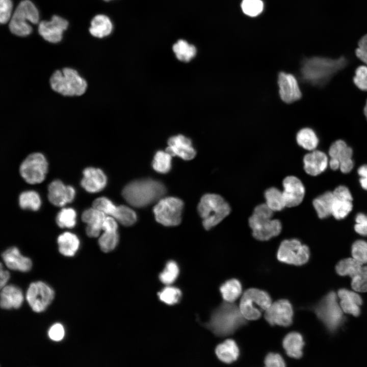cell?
I'll return each mask as SVG.
<instances>
[{
    "mask_svg": "<svg viewBox=\"0 0 367 367\" xmlns=\"http://www.w3.org/2000/svg\"><path fill=\"white\" fill-rule=\"evenodd\" d=\"M277 260L282 263L302 266L308 262L310 257L308 246L297 238L282 239L277 247Z\"/></svg>",
    "mask_w": 367,
    "mask_h": 367,
    "instance_id": "obj_8",
    "label": "cell"
},
{
    "mask_svg": "<svg viewBox=\"0 0 367 367\" xmlns=\"http://www.w3.org/2000/svg\"><path fill=\"white\" fill-rule=\"evenodd\" d=\"M172 157L166 150L158 151L152 161L153 168L159 173H167L171 168Z\"/></svg>",
    "mask_w": 367,
    "mask_h": 367,
    "instance_id": "obj_38",
    "label": "cell"
},
{
    "mask_svg": "<svg viewBox=\"0 0 367 367\" xmlns=\"http://www.w3.org/2000/svg\"><path fill=\"white\" fill-rule=\"evenodd\" d=\"M2 265H3L1 264L0 273V286L1 289L6 285V284L10 278L9 272L7 270H3Z\"/></svg>",
    "mask_w": 367,
    "mask_h": 367,
    "instance_id": "obj_57",
    "label": "cell"
},
{
    "mask_svg": "<svg viewBox=\"0 0 367 367\" xmlns=\"http://www.w3.org/2000/svg\"><path fill=\"white\" fill-rule=\"evenodd\" d=\"M39 19V12L34 4L29 0H23L18 4L11 17L10 30L17 36H28L31 33L32 28L27 21L36 24Z\"/></svg>",
    "mask_w": 367,
    "mask_h": 367,
    "instance_id": "obj_9",
    "label": "cell"
},
{
    "mask_svg": "<svg viewBox=\"0 0 367 367\" xmlns=\"http://www.w3.org/2000/svg\"><path fill=\"white\" fill-rule=\"evenodd\" d=\"M112 216L117 222L125 226L133 225L137 219L136 213L129 207L123 205L117 206Z\"/></svg>",
    "mask_w": 367,
    "mask_h": 367,
    "instance_id": "obj_39",
    "label": "cell"
},
{
    "mask_svg": "<svg viewBox=\"0 0 367 367\" xmlns=\"http://www.w3.org/2000/svg\"><path fill=\"white\" fill-rule=\"evenodd\" d=\"M264 202L274 212H280L286 208L282 189L276 186H270L264 192Z\"/></svg>",
    "mask_w": 367,
    "mask_h": 367,
    "instance_id": "obj_27",
    "label": "cell"
},
{
    "mask_svg": "<svg viewBox=\"0 0 367 367\" xmlns=\"http://www.w3.org/2000/svg\"><path fill=\"white\" fill-rule=\"evenodd\" d=\"M247 320L237 305L224 301L213 310L209 320L203 325L216 336L224 337L245 325Z\"/></svg>",
    "mask_w": 367,
    "mask_h": 367,
    "instance_id": "obj_1",
    "label": "cell"
},
{
    "mask_svg": "<svg viewBox=\"0 0 367 367\" xmlns=\"http://www.w3.org/2000/svg\"><path fill=\"white\" fill-rule=\"evenodd\" d=\"M106 217L104 213L94 207L85 210L82 215L83 221L87 224V227L98 233L102 230Z\"/></svg>",
    "mask_w": 367,
    "mask_h": 367,
    "instance_id": "obj_32",
    "label": "cell"
},
{
    "mask_svg": "<svg viewBox=\"0 0 367 367\" xmlns=\"http://www.w3.org/2000/svg\"><path fill=\"white\" fill-rule=\"evenodd\" d=\"M275 212L264 202L255 205L248 219L252 237L267 242L279 237L283 229L281 221L275 218Z\"/></svg>",
    "mask_w": 367,
    "mask_h": 367,
    "instance_id": "obj_2",
    "label": "cell"
},
{
    "mask_svg": "<svg viewBox=\"0 0 367 367\" xmlns=\"http://www.w3.org/2000/svg\"><path fill=\"white\" fill-rule=\"evenodd\" d=\"M279 94L281 100L291 103L300 99L302 96L298 81L292 74L284 72L278 76Z\"/></svg>",
    "mask_w": 367,
    "mask_h": 367,
    "instance_id": "obj_17",
    "label": "cell"
},
{
    "mask_svg": "<svg viewBox=\"0 0 367 367\" xmlns=\"http://www.w3.org/2000/svg\"><path fill=\"white\" fill-rule=\"evenodd\" d=\"M215 353L221 361L227 364L236 361L240 355L239 348L232 339H227L219 344L216 348Z\"/></svg>",
    "mask_w": 367,
    "mask_h": 367,
    "instance_id": "obj_28",
    "label": "cell"
},
{
    "mask_svg": "<svg viewBox=\"0 0 367 367\" xmlns=\"http://www.w3.org/2000/svg\"><path fill=\"white\" fill-rule=\"evenodd\" d=\"M172 49L177 59L184 62L190 61L196 54V47L183 39L178 40L173 45Z\"/></svg>",
    "mask_w": 367,
    "mask_h": 367,
    "instance_id": "obj_36",
    "label": "cell"
},
{
    "mask_svg": "<svg viewBox=\"0 0 367 367\" xmlns=\"http://www.w3.org/2000/svg\"><path fill=\"white\" fill-rule=\"evenodd\" d=\"M49 84L53 91L65 97L81 96L88 88L86 79L70 67L55 70L49 77Z\"/></svg>",
    "mask_w": 367,
    "mask_h": 367,
    "instance_id": "obj_6",
    "label": "cell"
},
{
    "mask_svg": "<svg viewBox=\"0 0 367 367\" xmlns=\"http://www.w3.org/2000/svg\"><path fill=\"white\" fill-rule=\"evenodd\" d=\"M363 264L354 258H347L340 260L335 267L336 273L340 276L348 275L351 278L359 273Z\"/></svg>",
    "mask_w": 367,
    "mask_h": 367,
    "instance_id": "obj_34",
    "label": "cell"
},
{
    "mask_svg": "<svg viewBox=\"0 0 367 367\" xmlns=\"http://www.w3.org/2000/svg\"><path fill=\"white\" fill-rule=\"evenodd\" d=\"M355 54L357 57L367 66V52L362 51L356 48Z\"/></svg>",
    "mask_w": 367,
    "mask_h": 367,
    "instance_id": "obj_59",
    "label": "cell"
},
{
    "mask_svg": "<svg viewBox=\"0 0 367 367\" xmlns=\"http://www.w3.org/2000/svg\"><path fill=\"white\" fill-rule=\"evenodd\" d=\"M243 12L250 17L259 15L264 9V3L261 0H243L241 3Z\"/></svg>",
    "mask_w": 367,
    "mask_h": 367,
    "instance_id": "obj_45",
    "label": "cell"
},
{
    "mask_svg": "<svg viewBox=\"0 0 367 367\" xmlns=\"http://www.w3.org/2000/svg\"><path fill=\"white\" fill-rule=\"evenodd\" d=\"M117 222L114 217L106 216L102 224V230L104 231H117Z\"/></svg>",
    "mask_w": 367,
    "mask_h": 367,
    "instance_id": "obj_55",
    "label": "cell"
},
{
    "mask_svg": "<svg viewBox=\"0 0 367 367\" xmlns=\"http://www.w3.org/2000/svg\"><path fill=\"white\" fill-rule=\"evenodd\" d=\"M304 344L302 336L297 332L288 333L282 341V346L286 354L296 359H299L302 356Z\"/></svg>",
    "mask_w": 367,
    "mask_h": 367,
    "instance_id": "obj_26",
    "label": "cell"
},
{
    "mask_svg": "<svg viewBox=\"0 0 367 367\" xmlns=\"http://www.w3.org/2000/svg\"><path fill=\"white\" fill-rule=\"evenodd\" d=\"M265 365L267 367H283L285 366L282 357L278 353L270 352L265 357Z\"/></svg>",
    "mask_w": 367,
    "mask_h": 367,
    "instance_id": "obj_51",
    "label": "cell"
},
{
    "mask_svg": "<svg viewBox=\"0 0 367 367\" xmlns=\"http://www.w3.org/2000/svg\"><path fill=\"white\" fill-rule=\"evenodd\" d=\"M57 242L60 253L68 257L74 256L80 245V241L77 235L70 232H65L60 234L58 238Z\"/></svg>",
    "mask_w": 367,
    "mask_h": 367,
    "instance_id": "obj_29",
    "label": "cell"
},
{
    "mask_svg": "<svg viewBox=\"0 0 367 367\" xmlns=\"http://www.w3.org/2000/svg\"><path fill=\"white\" fill-rule=\"evenodd\" d=\"M104 1H110V0H104Z\"/></svg>",
    "mask_w": 367,
    "mask_h": 367,
    "instance_id": "obj_61",
    "label": "cell"
},
{
    "mask_svg": "<svg viewBox=\"0 0 367 367\" xmlns=\"http://www.w3.org/2000/svg\"><path fill=\"white\" fill-rule=\"evenodd\" d=\"M68 25V22L66 19L54 15L50 20H43L39 23L38 32L45 40L51 43H58L61 40L63 33Z\"/></svg>",
    "mask_w": 367,
    "mask_h": 367,
    "instance_id": "obj_16",
    "label": "cell"
},
{
    "mask_svg": "<svg viewBox=\"0 0 367 367\" xmlns=\"http://www.w3.org/2000/svg\"><path fill=\"white\" fill-rule=\"evenodd\" d=\"M330 159L339 164V169L344 173L350 172L354 167L352 159L353 150L344 141L338 140L333 143L329 149Z\"/></svg>",
    "mask_w": 367,
    "mask_h": 367,
    "instance_id": "obj_19",
    "label": "cell"
},
{
    "mask_svg": "<svg viewBox=\"0 0 367 367\" xmlns=\"http://www.w3.org/2000/svg\"><path fill=\"white\" fill-rule=\"evenodd\" d=\"M353 208L352 201L335 199L333 203L331 215L337 220L346 217Z\"/></svg>",
    "mask_w": 367,
    "mask_h": 367,
    "instance_id": "obj_42",
    "label": "cell"
},
{
    "mask_svg": "<svg viewBox=\"0 0 367 367\" xmlns=\"http://www.w3.org/2000/svg\"><path fill=\"white\" fill-rule=\"evenodd\" d=\"M2 256L7 267L11 270L26 272L32 268V263L30 258L23 256L17 247L7 249L2 253Z\"/></svg>",
    "mask_w": 367,
    "mask_h": 367,
    "instance_id": "obj_23",
    "label": "cell"
},
{
    "mask_svg": "<svg viewBox=\"0 0 367 367\" xmlns=\"http://www.w3.org/2000/svg\"><path fill=\"white\" fill-rule=\"evenodd\" d=\"M332 192L335 199L352 201L353 200L350 190L345 186L337 187Z\"/></svg>",
    "mask_w": 367,
    "mask_h": 367,
    "instance_id": "obj_54",
    "label": "cell"
},
{
    "mask_svg": "<svg viewBox=\"0 0 367 367\" xmlns=\"http://www.w3.org/2000/svg\"><path fill=\"white\" fill-rule=\"evenodd\" d=\"M113 29L112 23L106 15H96L91 20L89 29L90 34L97 38H103L109 35Z\"/></svg>",
    "mask_w": 367,
    "mask_h": 367,
    "instance_id": "obj_31",
    "label": "cell"
},
{
    "mask_svg": "<svg viewBox=\"0 0 367 367\" xmlns=\"http://www.w3.org/2000/svg\"><path fill=\"white\" fill-rule=\"evenodd\" d=\"M363 112H364V116L367 120V101H366V104L364 107Z\"/></svg>",
    "mask_w": 367,
    "mask_h": 367,
    "instance_id": "obj_60",
    "label": "cell"
},
{
    "mask_svg": "<svg viewBox=\"0 0 367 367\" xmlns=\"http://www.w3.org/2000/svg\"><path fill=\"white\" fill-rule=\"evenodd\" d=\"M337 295L340 299L339 305L344 312L355 317L360 314L359 306L362 304V300L357 293L342 289L338 291Z\"/></svg>",
    "mask_w": 367,
    "mask_h": 367,
    "instance_id": "obj_24",
    "label": "cell"
},
{
    "mask_svg": "<svg viewBox=\"0 0 367 367\" xmlns=\"http://www.w3.org/2000/svg\"><path fill=\"white\" fill-rule=\"evenodd\" d=\"M166 151L172 156H177L188 161L195 158L196 151L191 139L182 135L170 137L167 141Z\"/></svg>",
    "mask_w": 367,
    "mask_h": 367,
    "instance_id": "obj_18",
    "label": "cell"
},
{
    "mask_svg": "<svg viewBox=\"0 0 367 367\" xmlns=\"http://www.w3.org/2000/svg\"><path fill=\"white\" fill-rule=\"evenodd\" d=\"M93 207L104 213L106 215L113 216L117 206L108 198L101 197L96 199L93 202Z\"/></svg>",
    "mask_w": 367,
    "mask_h": 367,
    "instance_id": "obj_48",
    "label": "cell"
},
{
    "mask_svg": "<svg viewBox=\"0 0 367 367\" xmlns=\"http://www.w3.org/2000/svg\"><path fill=\"white\" fill-rule=\"evenodd\" d=\"M184 207L182 201L176 197H168L160 199L153 211L155 220L166 226L178 225L181 221Z\"/></svg>",
    "mask_w": 367,
    "mask_h": 367,
    "instance_id": "obj_11",
    "label": "cell"
},
{
    "mask_svg": "<svg viewBox=\"0 0 367 367\" xmlns=\"http://www.w3.org/2000/svg\"><path fill=\"white\" fill-rule=\"evenodd\" d=\"M198 213L202 219V224L208 231L220 225L231 213L232 207L222 195L207 193L200 198L197 206Z\"/></svg>",
    "mask_w": 367,
    "mask_h": 367,
    "instance_id": "obj_4",
    "label": "cell"
},
{
    "mask_svg": "<svg viewBox=\"0 0 367 367\" xmlns=\"http://www.w3.org/2000/svg\"><path fill=\"white\" fill-rule=\"evenodd\" d=\"M11 0H0V22L6 23L10 19L12 14Z\"/></svg>",
    "mask_w": 367,
    "mask_h": 367,
    "instance_id": "obj_50",
    "label": "cell"
},
{
    "mask_svg": "<svg viewBox=\"0 0 367 367\" xmlns=\"http://www.w3.org/2000/svg\"><path fill=\"white\" fill-rule=\"evenodd\" d=\"M355 74L353 82L356 86L361 90L367 91V66L358 67Z\"/></svg>",
    "mask_w": 367,
    "mask_h": 367,
    "instance_id": "obj_49",
    "label": "cell"
},
{
    "mask_svg": "<svg viewBox=\"0 0 367 367\" xmlns=\"http://www.w3.org/2000/svg\"><path fill=\"white\" fill-rule=\"evenodd\" d=\"M55 296L53 289L42 281L32 283L27 290L26 299L32 309L36 312L45 310Z\"/></svg>",
    "mask_w": 367,
    "mask_h": 367,
    "instance_id": "obj_13",
    "label": "cell"
},
{
    "mask_svg": "<svg viewBox=\"0 0 367 367\" xmlns=\"http://www.w3.org/2000/svg\"><path fill=\"white\" fill-rule=\"evenodd\" d=\"M181 297L179 289L172 286L164 288L159 293L161 301L168 305H173L178 303Z\"/></svg>",
    "mask_w": 367,
    "mask_h": 367,
    "instance_id": "obj_44",
    "label": "cell"
},
{
    "mask_svg": "<svg viewBox=\"0 0 367 367\" xmlns=\"http://www.w3.org/2000/svg\"><path fill=\"white\" fill-rule=\"evenodd\" d=\"M351 279V286L355 291L367 292V266H363L360 272Z\"/></svg>",
    "mask_w": 367,
    "mask_h": 367,
    "instance_id": "obj_47",
    "label": "cell"
},
{
    "mask_svg": "<svg viewBox=\"0 0 367 367\" xmlns=\"http://www.w3.org/2000/svg\"><path fill=\"white\" fill-rule=\"evenodd\" d=\"M242 285L239 280L232 278L222 284L219 290L224 301L234 302L241 295Z\"/></svg>",
    "mask_w": 367,
    "mask_h": 367,
    "instance_id": "obj_33",
    "label": "cell"
},
{
    "mask_svg": "<svg viewBox=\"0 0 367 367\" xmlns=\"http://www.w3.org/2000/svg\"><path fill=\"white\" fill-rule=\"evenodd\" d=\"M303 169L309 175L315 176L324 172L328 166V159L323 152L313 150L303 158Z\"/></svg>",
    "mask_w": 367,
    "mask_h": 367,
    "instance_id": "obj_22",
    "label": "cell"
},
{
    "mask_svg": "<svg viewBox=\"0 0 367 367\" xmlns=\"http://www.w3.org/2000/svg\"><path fill=\"white\" fill-rule=\"evenodd\" d=\"M357 172L360 177L359 182L361 187L367 190V165L360 166L358 169Z\"/></svg>",
    "mask_w": 367,
    "mask_h": 367,
    "instance_id": "obj_56",
    "label": "cell"
},
{
    "mask_svg": "<svg viewBox=\"0 0 367 367\" xmlns=\"http://www.w3.org/2000/svg\"><path fill=\"white\" fill-rule=\"evenodd\" d=\"M345 64L343 58L337 59L323 57H312L302 63L301 73L306 81L314 85L326 83Z\"/></svg>",
    "mask_w": 367,
    "mask_h": 367,
    "instance_id": "obj_5",
    "label": "cell"
},
{
    "mask_svg": "<svg viewBox=\"0 0 367 367\" xmlns=\"http://www.w3.org/2000/svg\"><path fill=\"white\" fill-rule=\"evenodd\" d=\"M179 274V268L177 264L173 260L169 261L163 271L159 275L161 281L166 284L173 283Z\"/></svg>",
    "mask_w": 367,
    "mask_h": 367,
    "instance_id": "obj_43",
    "label": "cell"
},
{
    "mask_svg": "<svg viewBox=\"0 0 367 367\" xmlns=\"http://www.w3.org/2000/svg\"><path fill=\"white\" fill-rule=\"evenodd\" d=\"M81 186L88 192L97 193L106 186L107 178L102 170L92 167H87L83 171Z\"/></svg>",
    "mask_w": 367,
    "mask_h": 367,
    "instance_id": "obj_21",
    "label": "cell"
},
{
    "mask_svg": "<svg viewBox=\"0 0 367 367\" xmlns=\"http://www.w3.org/2000/svg\"><path fill=\"white\" fill-rule=\"evenodd\" d=\"M166 191L162 182L151 179H143L127 184L122 190V196L131 205L142 207L158 201Z\"/></svg>",
    "mask_w": 367,
    "mask_h": 367,
    "instance_id": "obj_3",
    "label": "cell"
},
{
    "mask_svg": "<svg viewBox=\"0 0 367 367\" xmlns=\"http://www.w3.org/2000/svg\"><path fill=\"white\" fill-rule=\"evenodd\" d=\"M352 257L362 264L367 263V242L362 240L355 241L351 248Z\"/></svg>",
    "mask_w": 367,
    "mask_h": 367,
    "instance_id": "obj_46",
    "label": "cell"
},
{
    "mask_svg": "<svg viewBox=\"0 0 367 367\" xmlns=\"http://www.w3.org/2000/svg\"><path fill=\"white\" fill-rule=\"evenodd\" d=\"M283 195L286 208H295L303 202L306 193L305 187L300 178L295 175H289L281 182Z\"/></svg>",
    "mask_w": 367,
    "mask_h": 367,
    "instance_id": "obj_15",
    "label": "cell"
},
{
    "mask_svg": "<svg viewBox=\"0 0 367 367\" xmlns=\"http://www.w3.org/2000/svg\"><path fill=\"white\" fill-rule=\"evenodd\" d=\"M23 300V293L17 286L8 285L2 289L0 302L2 308H18L21 306Z\"/></svg>",
    "mask_w": 367,
    "mask_h": 367,
    "instance_id": "obj_25",
    "label": "cell"
},
{
    "mask_svg": "<svg viewBox=\"0 0 367 367\" xmlns=\"http://www.w3.org/2000/svg\"><path fill=\"white\" fill-rule=\"evenodd\" d=\"M293 309L290 302L284 299L271 304L265 311V319L271 326L289 327L293 323Z\"/></svg>",
    "mask_w": 367,
    "mask_h": 367,
    "instance_id": "obj_14",
    "label": "cell"
},
{
    "mask_svg": "<svg viewBox=\"0 0 367 367\" xmlns=\"http://www.w3.org/2000/svg\"><path fill=\"white\" fill-rule=\"evenodd\" d=\"M119 241L117 231H104L98 240L101 250L104 252H109L114 250Z\"/></svg>",
    "mask_w": 367,
    "mask_h": 367,
    "instance_id": "obj_41",
    "label": "cell"
},
{
    "mask_svg": "<svg viewBox=\"0 0 367 367\" xmlns=\"http://www.w3.org/2000/svg\"><path fill=\"white\" fill-rule=\"evenodd\" d=\"M19 204L23 209L36 211L40 207L41 200L37 192L34 191H27L20 194L19 197Z\"/></svg>",
    "mask_w": 367,
    "mask_h": 367,
    "instance_id": "obj_37",
    "label": "cell"
},
{
    "mask_svg": "<svg viewBox=\"0 0 367 367\" xmlns=\"http://www.w3.org/2000/svg\"><path fill=\"white\" fill-rule=\"evenodd\" d=\"M357 48L361 51L367 52V34L364 35L359 40Z\"/></svg>",
    "mask_w": 367,
    "mask_h": 367,
    "instance_id": "obj_58",
    "label": "cell"
},
{
    "mask_svg": "<svg viewBox=\"0 0 367 367\" xmlns=\"http://www.w3.org/2000/svg\"><path fill=\"white\" fill-rule=\"evenodd\" d=\"M271 304V298L267 292L251 288L247 290L243 293L239 308L242 315L246 320H256L261 317L262 311H266Z\"/></svg>",
    "mask_w": 367,
    "mask_h": 367,
    "instance_id": "obj_7",
    "label": "cell"
},
{
    "mask_svg": "<svg viewBox=\"0 0 367 367\" xmlns=\"http://www.w3.org/2000/svg\"><path fill=\"white\" fill-rule=\"evenodd\" d=\"M75 191L70 186H65L61 180H55L48 188V198L51 203L57 206H63L71 202L75 197Z\"/></svg>",
    "mask_w": 367,
    "mask_h": 367,
    "instance_id": "obj_20",
    "label": "cell"
},
{
    "mask_svg": "<svg viewBox=\"0 0 367 367\" xmlns=\"http://www.w3.org/2000/svg\"><path fill=\"white\" fill-rule=\"evenodd\" d=\"M334 196L332 192H326L314 198L312 205L320 219L328 217L332 214Z\"/></svg>",
    "mask_w": 367,
    "mask_h": 367,
    "instance_id": "obj_30",
    "label": "cell"
},
{
    "mask_svg": "<svg viewBox=\"0 0 367 367\" xmlns=\"http://www.w3.org/2000/svg\"><path fill=\"white\" fill-rule=\"evenodd\" d=\"M58 225L61 228H71L76 223V213L72 208H64L58 214L56 218Z\"/></svg>",
    "mask_w": 367,
    "mask_h": 367,
    "instance_id": "obj_40",
    "label": "cell"
},
{
    "mask_svg": "<svg viewBox=\"0 0 367 367\" xmlns=\"http://www.w3.org/2000/svg\"><path fill=\"white\" fill-rule=\"evenodd\" d=\"M298 144L305 150H315L319 143L318 138L314 132L310 128L300 129L296 135Z\"/></svg>",
    "mask_w": 367,
    "mask_h": 367,
    "instance_id": "obj_35",
    "label": "cell"
},
{
    "mask_svg": "<svg viewBox=\"0 0 367 367\" xmlns=\"http://www.w3.org/2000/svg\"><path fill=\"white\" fill-rule=\"evenodd\" d=\"M317 317L330 331L336 330L342 323L344 317L343 310L339 305L336 294L329 293L314 308Z\"/></svg>",
    "mask_w": 367,
    "mask_h": 367,
    "instance_id": "obj_10",
    "label": "cell"
},
{
    "mask_svg": "<svg viewBox=\"0 0 367 367\" xmlns=\"http://www.w3.org/2000/svg\"><path fill=\"white\" fill-rule=\"evenodd\" d=\"M65 329L60 323L54 324L49 328L48 331L49 338L55 342L62 340L65 336Z\"/></svg>",
    "mask_w": 367,
    "mask_h": 367,
    "instance_id": "obj_52",
    "label": "cell"
},
{
    "mask_svg": "<svg viewBox=\"0 0 367 367\" xmlns=\"http://www.w3.org/2000/svg\"><path fill=\"white\" fill-rule=\"evenodd\" d=\"M48 163L44 155L40 152L29 154L21 162L19 172L24 180L30 184L42 182L48 171Z\"/></svg>",
    "mask_w": 367,
    "mask_h": 367,
    "instance_id": "obj_12",
    "label": "cell"
},
{
    "mask_svg": "<svg viewBox=\"0 0 367 367\" xmlns=\"http://www.w3.org/2000/svg\"><path fill=\"white\" fill-rule=\"evenodd\" d=\"M354 229L360 235L367 236V215L360 213L356 216Z\"/></svg>",
    "mask_w": 367,
    "mask_h": 367,
    "instance_id": "obj_53",
    "label": "cell"
}]
</instances>
